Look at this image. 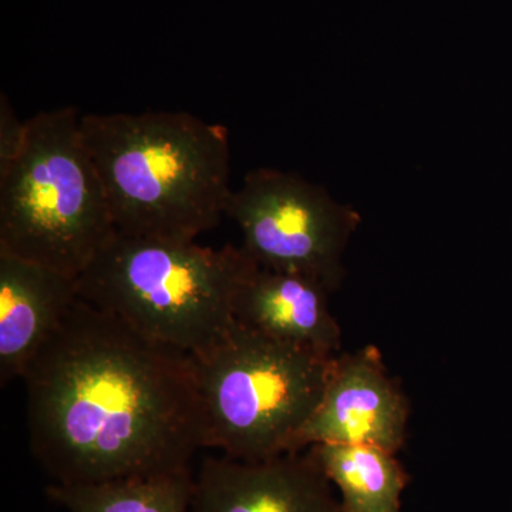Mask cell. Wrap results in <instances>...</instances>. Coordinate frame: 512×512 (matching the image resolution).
<instances>
[{"mask_svg": "<svg viewBox=\"0 0 512 512\" xmlns=\"http://www.w3.org/2000/svg\"><path fill=\"white\" fill-rule=\"evenodd\" d=\"M330 295L309 276L256 265L235 295V322L269 338L336 356L342 352V328L330 312Z\"/></svg>", "mask_w": 512, "mask_h": 512, "instance_id": "cell-10", "label": "cell"}, {"mask_svg": "<svg viewBox=\"0 0 512 512\" xmlns=\"http://www.w3.org/2000/svg\"><path fill=\"white\" fill-rule=\"evenodd\" d=\"M192 493L191 468L46 488L47 497L69 512H191Z\"/></svg>", "mask_w": 512, "mask_h": 512, "instance_id": "cell-12", "label": "cell"}, {"mask_svg": "<svg viewBox=\"0 0 512 512\" xmlns=\"http://www.w3.org/2000/svg\"><path fill=\"white\" fill-rule=\"evenodd\" d=\"M191 512H342L309 448L265 460L207 457L194 476Z\"/></svg>", "mask_w": 512, "mask_h": 512, "instance_id": "cell-8", "label": "cell"}, {"mask_svg": "<svg viewBox=\"0 0 512 512\" xmlns=\"http://www.w3.org/2000/svg\"><path fill=\"white\" fill-rule=\"evenodd\" d=\"M74 107L26 121L25 147L0 177V252L79 278L116 234Z\"/></svg>", "mask_w": 512, "mask_h": 512, "instance_id": "cell-4", "label": "cell"}, {"mask_svg": "<svg viewBox=\"0 0 512 512\" xmlns=\"http://www.w3.org/2000/svg\"><path fill=\"white\" fill-rule=\"evenodd\" d=\"M80 131L120 234L192 242L220 224L232 194L227 127L146 111L82 114Z\"/></svg>", "mask_w": 512, "mask_h": 512, "instance_id": "cell-2", "label": "cell"}, {"mask_svg": "<svg viewBox=\"0 0 512 512\" xmlns=\"http://www.w3.org/2000/svg\"><path fill=\"white\" fill-rule=\"evenodd\" d=\"M22 379L30 450L53 483L184 470L207 447L195 357L80 296Z\"/></svg>", "mask_w": 512, "mask_h": 512, "instance_id": "cell-1", "label": "cell"}, {"mask_svg": "<svg viewBox=\"0 0 512 512\" xmlns=\"http://www.w3.org/2000/svg\"><path fill=\"white\" fill-rule=\"evenodd\" d=\"M79 298L77 279L50 266L0 252V384L26 367Z\"/></svg>", "mask_w": 512, "mask_h": 512, "instance_id": "cell-9", "label": "cell"}, {"mask_svg": "<svg viewBox=\"0 0 512 512\" xmlns=\"http://www.w3.org/2000/svg\"><path fill=\"white\" fill-rule=\"evenodd\" d=\"M333 359L235 323L227 338L195 357L207 447L248 461L295 453Z\"/></svg>", "mask_w": 512, "mask_h": 512, "instance_id": "cell-5", "label": "cell"}, {"mask_svg": "<svg viewBox=\"0 0 512 512\" xmlns=\"http://www.w3.org/2000/svg\"><path fill=\"white\" fill-rule=\"evenodd\" d=\"M242 249L261 268L309 276L336 292L346 278L343 254L362 217L328 191L274 168H258L229 197Z\"/></svg>", "mask_w": 512, "mask_h": 512, "instance_id": "cell-6", "label": "cell"}, {"mask_svg": "<svg viewBox=\"0 0 512 512\" xmlns=\"http://www.w3.org/2000/svg\"><path fill=\"white\" fill-rule=\"evenodd\" d=\"M255 266L241 247H201L116 231L77 278V288L84 301L141 335L201 357L237 323L235 295Z\"/></svg>", "mask_w": 512, "mask_h": 512, "instance_id": "cell-3", "label": "cell"}, {"mask_svg": "<svg viewBox=\"0 0 512 512\" xmlns=\"http://www.w3.org/2000/svg\"><path fill=\"white\" fill-rule=\"evenodd\" d=\"M28 124L16 116L5 93H0V177L18 160L25 147Z\"/></svg>", "mask_w": 512, "mask_h": 512, "instance_id": "cell-13", "label": "cell"}, {"mask_svg": "<svg viewBox=\"0 0 512 512\" xmlns=\"http://www.w3.org/2000/svg\"><path fill=\"white\" fill-rule=\"evenodd\" d=\"M308 448L338 488L342 512H402L410 476L396 453L366 444L322 443Z\"/></svg>", "mask_w": 512, "mask_h": 512, "instance_id": "cell-11", "label": "cell"}, {"mask_svg": "<svg viewBox=\"0 0 512 512\" xmlns=\"http://www.w3.org/2000/svg\"><path fill=\"white\" fill-rule=\"evenodd\" d=\"M410 403L373 345L335 356L325 392L295 453L322 443L366 444L396 453L407 440Z\"/></svg>", "mask_w": 512, "mask_h": 512, "instance_id": "cell-7", "label": "cell"}]
</instances>
